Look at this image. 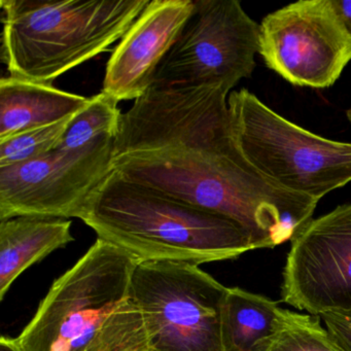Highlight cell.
<instances>
[{
    "label": "cell",
    "mask_w": 351,
    "mask_h": 351,
    "mask_svg": "<svg viewBox=\"0 0 351 351\" xmlns=\"http://www.w3.org/2000/svg\"><path fill=\"white\" fill-rule=\"evenodd\" d=\"M228 110L238 153L271 184L319 201L351 182V143L306 130L247 89L230 93Z\"/></svg>",
    "instance_id": "cell-4"
},
{
    "label": "cell",
    "mask_w": 351,
    "mask_h": 351,
    "mask_svg": "<svg viewBox=\"0 0 351 351\" xmlns=\"http://www.w3.org/2000/svg\"><path fill=\"white\" fill-rule=\"evenodd\" d=\"M114 137L55 149L0 168V221L16 217L81 219L88 201L112 173Z\"/></svg>",
    "instance_id": "cell-8"
},
{
    "label": "cell",
    "mask_w": 351,
    "mask_h": 351,
    "mask_svg": "<svg viewBox=\"0 0 351 351\" xmlns=\"http://www.w3.org/2000/svg\"><path fill=\"white\" fill-rule=\"evenodd\" d=\"M75 116L0 141V168L32 161L58 149Z\"/></svg>",
    "instance_id": "cell-17"
},
{
    "label": "cell",
    "mask_w": 351,
    "mask_h": 351,
    "mask_svg": "<svg viewBox=\"0 0 351 351\" xmlns=\"http://www.w3.org/2000/svg\"><path fill=\"white\" fill-rule=\"evenodd\" d=\"M86 351H149L143 312L131 295L108 318Z\"/></svg>",
    "instance_id": "cell-16"
},
{
    "label": "cell",
    "mask_w": 351,
    "mask_h": 351,
    "mask_svg": "<svg viewBox=\"0 0 351 351\" xmlns=\"http://www.w3.org/2000/svg\"><path fill=\"white\" fill-rule=\"evenodd\" d=\"M71 221L57 217H16L0 221V300L29 267L75 240Z\"/></svg>",
    "instance_id": "cell-13"
},
{
    "label": "cell",
    "mask_w": 351,
    "mask_h": 351,
    "mask_svg": "<svg viewBox=\"0 0 351 351\" xmlns=\"http://www.w3.org/2000/svg\"><path fill=\"white\" fill-rule=\"evenodd\" d=\"M258 54L287 83L326 89L351 61V36L330 0H300L262 20Z\"/></svg>",
    "instance_id": "cell-9"
},
{
    "label": "cell",
    "mask_w": 351,
    "mask_h": 351,
    "mask_svg": "<svg viewBox=\"0 0 351 351\" xmlns=\"http://www.w3.org/2000/svg\"><path fill=\"white\" fill-rule=\"evenodd\" d=\"M151 0H0L12 77L53 84L120 40Z\"/></svg>",
    "instance_id": "cell-3"
},
{
    "label": "cell",
    "mask_w": 351,
    "mask_h": 351,
    "mask_svg": "<svg viewBox=\"0 0 351 351\" xmlns=\"http://www.w3.org/2000/svg\"><path fill=\"white\" fill-rule=\"evenodd\" d=\"M319 317L324 320L332 339L345 351H351V312H326L320 314Z\"/></svg>",
    "instance_id": "cell-19"
},
{
    "label": "cell",
    "mask_w": 351,
    "mask_h": 351,
    "mask_svg": "<svg viewBox=\"0 0 351 351\" xmlns=\"http://www.w3.org/2000/svg\"><path fill=\"white\" fill-rule=\"evenodd\" d=\"M346 118L348 120V122L350 123L351 125V108H348L346 112Z\"/></svg>",
    "instance_id": "cell-22"
},
{
    "label": "cell",
    "mask_w": 351,
    "mask_h": 351,
    "mask_svg": "<svg viewBox=\"0 0 351 351\" xmlns=\"http://www.w3.org/2000/svg\"><path fill=\"white\" fill-rule=\"evenodd\" d=\"M227 291L198 265L139 262L130 295L143 312L149 351H223L221 308Z\"/></svg>",
    "instance_id": "cell-6"
},
{
    "label": "cell",
    "mask_w": 351,
    "mask_h": 351,
    "mask_svg": "<svg viewBox=\"0 0 351 351\" xmlns=\"http://www.w3.org/2000/svg\"><path fill=\"white\" fill-rule=\"evenodd\" d=\"M139 261L98 238L54 281L18 337L24 351H86L108 318L130 297Z\"/></svg>",
    "instance_id": "cell-5"
},
{
    "label": "cell",
    "mask_w": 351,
    "mask_h": 351,
    "mask_svg": "<svg viewBox=\"0 0 351 351\" xmlns=\"http://www.w3.org/2000/svg\"><path fill=\"white\" fill-rule=\"evenodd\" d=\"M139 262L191 264L232 260L254 250L233 219L125 180L112 170L92 195L81 219Z\"/></svg>",
    "instance_id": "cell-2"
},
{
    "label": "cell",
    "mask_w": 351,
    "mask_h": 351,
    "mask_svg": "<svg viewBox=\"0 0 351 351\" xmlns=\"http://www.w3.org/2000/svg\"><path fill=\"white\" fill-rule=\"evenodd\" d=\"M270 351H345L320 324L319 316L289 311Z\"/></svg>",
    "instance_id": "cell-18"
},
{
    "label": "cell",
    "mask_w": 351,
    "mask_h": 351,
    "mask_svg": "<svg viewBox=\"0 0 351 351\" xmlns=\"http://www.w3.org/2000/svg\"><path fill=\"white\" fill-rule=\"evenodd\" d=\"M194 9L195 0H151L112 51L102 92L119 102L143 96Z\"/></svg>",
    "instance_id": "cell-11"
},
{
    "label": "cell",
    "mask_w": 351,
    "mask_h": 351,
    "mask_svg": "<svg viewBox=\"0 0 351 351\" xmlns=\"http://www.w3.org/2000/svg\"><path fill=\"white\" fill-rule=\"evenodd\" d=\"M0 351H24L22 347L18 344L16 339L3 336L0 339Z\"/></svg>",
    "instance_id": "cell-21"
},
{
    "label": "cell",
    "mask_w": 351,
    "mask_h": 351,
    "mask_svg": "<svg viewBox=\"0 0 351 351\" xmlns=\"http://www.w3.org/2000/svg\"><path fill=\"white\" fill-rule=\"evenodd\" d=\"M343 26L351 36V0H330Z\"/></svg>",
    "instance_id": "cell-20"
},
{
    "label": "cell",
    "mask_w": 351,
    "mask_h": 351,
    "mask_svg": "<svg viewBox=\"0 0 351 351\" xmlns=\"http://www.w3.org/2000/svg\"><path fill=\"white\" fill-rule=\"evenodd\" d=\"M122 116L119 101L104 92L92 96L87 106L71 121L58 149H77L101 137H116Z\"/></svg>",
    "instance_id": "cell-15"
},
{
    "label": "cell",
    "mask_w": 351,
    "mask_h": 351,
    "mask_svg": "<svg viewBox=\"0 0 351 351\" xmlns=\"http://www.w3.org/2000/svg\"><path fill=\"white\" fill-rule=\"evenodd\" d=\"M287 313L268 298L239 287L228 289L221 308L223 351H270Z\"/></svg>",
    "instance_id": "cell-14"
},
{
    "label": "cell",
    "mask_w": 351,
    "mask_h": 351,
    "mask_svg": "<svg viewBox=\"0 0 351 351\" xmlns=\"http://www.w3.org/2000/svg\"><path fill=\"white\" fill-rule=\"evenodd\" d=\"M281 299L315 316L351 312V203L312 219L291 241Z\"/></svg>",
    "instance_id": "cell-10"
},
{
    "label": "cell",
    "mask_w": 351,
    "mask_h": 351,
    "mask_svg": "<svg viewBox=\"0 0 351 351\" xmlns=\"http://www.w3.org/2000/svg\"><path fill=\"white\" fill-rule=\"evenodd\" d=\"M221 86L149 88L124 112L112 168L125 180L229 217L254 250L295 240L319 201L283 190L238 153Z\"/></svg>",
    "instance_id": "cell-1"
},
{
    "label": "cell",
    "mask_w": 351,
    "mask_h": 351,
    "mask_svg": "<svg viewBox=\"0 0 351 351\" xmlns=\"http://www.w3.org/2000/svg\"><path fill=\"white\" fill-rule=\"evenodd\" d=\"M258 47L260 24L240 1L195 0L194 12L153 86H221L231 93L241 80L252 77Z\"/></svg>",
    "instance_id": "cell-7"
},
{
    "label": "cell",
    "mask_w": 351,
    "mask_h": 351,
    "mask_svg": "<svg viewBox=\"0 0 351 351\" xmlns=\"http://www.w3.org/2000/svg\"><path fill=\"white\" fill-rule=\"evenodd\" d=\"M89 99L53 84L3 77L0 80V141L75 116Z\"/></svg>",
    "instance_id": "cell-12"
}]
</instances>
